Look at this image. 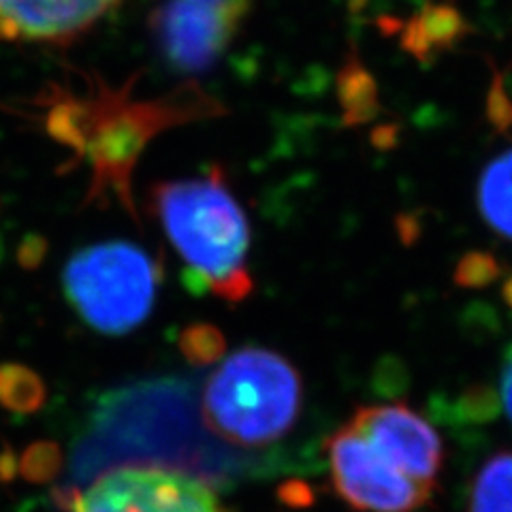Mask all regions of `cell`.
Masks as SVG:
<instances>
[{"label":"cell","mask_w":512,"mask_h":512,"mask_svg":"<svg viewBox=\"0 0 512 512\" xmlns=\"http://www.w3.org/2000/svg\"><path fill=\"white\" fill-rule=\"evenodd\" d=\"M154 212L186 263L188 274L207 291L229 301H239L250 293L248 218L224 182L222 171L158 184Z\"/></svg>","instance_id":"6da1fadb"},{"label":"cell","mask_w":512,"mask_h":512,"mask_svg":"<svg viewBox=\"0 0 512 512\" xmlns=\"http://www.w3.org/2000/svg\"><path fill=\"white\" fill-rule=\"evenodd\" d=\"M303 387L295 367L274 350L246 346L207 376L203 427L222 444L263 448L282 440L301 412Z\"/></svg>","instance_id":"7a4b0ae2"},{"label":"cell","mask_w":512,"mask_h":512,"mask_svg":"<svg viewBox=\"0 0 512 512\" xmlns=\"http://www.w3.org/2000/svg\"><path fill=\"white\" fill-rule=\"evenodd\" d=\"M156 278L148 252L128 242H107L73 256L64 269V291L90 327L120 335L152 312Z\"/></svg>","instance_id":"3957f363"},{"label":"cell","mask_w":512,"mask_h":512,"mask_svg":"<svg viewBox=\"0 0 512 512\" xmlns=\"http://www.w3.org/2000/svg\"><path fill=\"white\" fill-rule=\"evenodd\" d=\"M71 512H224L218 495L192 472L160 463H120L82 483Z\"/></svg>","instance_id":"277c9868"},{"label":"cell","mask_w":512,"mask_h":512,"mask_svg":"<svg viewBox=\"0 0 512 512\" xmlns=\"http://www.w3.org/2000/svg\"><path fill=\"white\" fill-rule=\"evenodd\" d=\"M325 453L335 491L359 512H423L434 500L436 487L406 476L348 423L329 436Z\"/></svg>","instance_id":"5b68a950"},{"label":"cell","mask_w":512,"mask_h":512,"mask_svg":"<svg viewBox=\"0 0 512 512\" xmlns=\"http://www.w3.org/2000/svg\"><path fill=\"white\" fill-rule=\"evenodd\" d=\"M254 0H163L152 15L156 50L180 75L216 67Z\"/></svg>","instance_id":"8992f818"},{"label":"cell","mask_w":512,"mask_h":512,"mask_svg":"<svg viewBox=\"0 0 512 512\" xmlns=\"http://www.w3.org/2000/svg\"><path fill=\"white\" fill-rule=\"evenodd\" d=\"M348 425L376 446L406 476L427 487H436L444 466V442L425 416L406 404L361 406Z\"/></svg>","instance_id":"52a82bcc"},{"label":"cell","mask_w":512,"mask_h":512,"mask_svg":"<svg viewBox=\"0 0 512 512\" xmlns=\"http://www.w3.org/2000/svg\"><path fill=\"white\" fill-rule=\"evenodd\" d=\"M122 0H0V41L67 45L84 37Z\"/></svg>","instance_id":"ba28073f"},{"label":"cell","mask_w":512,"mask_h":512,"mask_svg":"<svg viewBox=\"0 0 512 512\" xmlns=\"http://www.w3.org/2000/svg\"><path fill=\"white\" fill-rule=\"evenodd\" d=\"M478 212L493 233L512 239V148L480 173Z\"/></svg>","instance_id":"9c48e42d"},{"label":"cell","mask_w":512,"mask_h":512,"mask_svg":"<svg viewBox=\"0 0 512 512\" xmlns=\"http://www.w3.org/2000/svg\"><path fill=\"white\" fill-rule=\"evenodd\" d=\"M468 512H512V451L491 455L476 472Z\"/></svg>","instance_id":"30bf717a"},{"label":"cell","mask_w":512,"mask_h":512,"mask_svg":"<svg viewBox=\"0 0 512 512\" xmlns=\"http://www.w3.org/2000/svg\"><path fill=\"white\" fill-rule=\"evenodd\" d=\"M461 32V15L448 7H429L408 28V47L412 54L427 58L436 47L451 45Z\"/></svg>","instance_id":"8fae6325"},{"label":"cell","mask_w":512,"mask_h":512,"mask_svg":"<svg viewBox=\"0 0 512 512\" xmlns=\"http://www.w3.org/2000/svg\"><path fill=\"white\" fill-rule=\"evenodd\" d=\"M502 276V265L493 252L470 250L461 256L453 269V282L466 291H480Z\"/></svg>","instance_id":"7c38bea8"},{"label":"cell","mask_w":512,"mask_h":512,"mask_svg":"<svg viewBox=\"0 0 512 512\" xmlns=\"http://www.w3.org/2000/svg\"><path fill=\"white\" fill-rule=\"evenodd\" d=\"M502 410L500 393L489 384H472L459 395L457 414L463 423L470 425H487Z\"/></svg>","instance_id":"4fadbf2b"},{"label":"cell","mask_w":512,"mask_h":512,"mask_svg":"<svg viewBox=\"0 0 512 512\" xmlns=\"http://www.w3.org/2000/svg\"><path fill=\"white\" fill-rule=\"evenodd\" d=\"M500 399L506 416L512 423V346H508L504 361H502V376H500Z\"/></svg>","instance_id":"5bb4252c"},{"label":"cell","mask_w":512,"mask_h":512,"mask_svg":"<svg viewBox=\"0 0 512 512\" xmlns=\"http://www.w3.org/2000/svg\"><path fill=\"white\" fill-rule=\"evenodd\" d=\"M502 297L506 301V306L512 310V274L506 278V282L502 286Z\"/></svg>","instance_id":"9a60e30c"}]
</instances>
